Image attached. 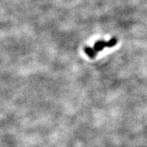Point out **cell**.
<instances>
[{
  "label": "cell",
  "instance_id": "obj_1",
  "mask_svg": "<svg viewBox=\"0 0 147 147\" xmlns=\"http://www.w3.org/2000/svg\"><path fill=\"white\" fill-rule=\"evenodd\" d=\"M118 42V40L116 38L113 37L112 38L110 39L109 41H102V40H99V41H97L95 42V45H94V51L98 53V52L101 51L103 49L107 47H112L115 46V45L117 44Z\"/></svg>",
  "mask_w": 147,
  "mask_h": 147
},
{
  "label": "cell",
  "instance_id": "obj_2",
  "mask_svg": "<svg viewBox=\"0 0 147 147\" xmlns=\"http://www.w3.org/2000/svg\"><path fill=\"white\" fill-rule=\"evenodd\" d=\"M83 51L84 52L88 55L89 58L91 59H94L96 56L97 53L94 51V49L91 48V47H85L84 48H83Z\"/></svg>",
  "mask_w": 147,
  "mask_h": 147
}]
</instances>
